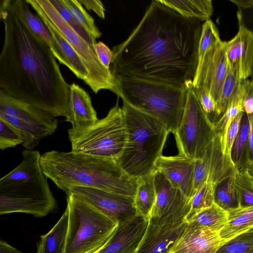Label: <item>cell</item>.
<instances>
[{"label": "cell", "instance_id": "6da1fadb", "mask_svg": "<svg viewBox=\"0 0 253 253\" xmlns=\"http://www.w3.org/2000/svg\"><path fill=\"white\" fill-rule=\"evenodd\" d=\"M201 21L153 0L128 37L113 46L110 70L179 87L193 84Z\"/></svg>", "mask_w": 253, "mask_h": 253}, {"label": "cell", "instance_id": "7a4b0ae2", "mask_svg": "<svg viewBox=\"0 0 253 253\" xmlns=\"http://www.w3.org/2000/svg\"><path fill=\"white\" fill-rule=\"evenodd\" d=\"M0 90L51 116H67L70 85L50 48L0 0Z\"/></svg>", "mask_w": 253, "mask_h": 253}, {"label": "cell", "instance_id": "3957f363", "mask_svg": "<svg viewBox=\"0 0 253 253\" xmlns=\"http://www.w3.org/2000/svg\"><path fill=\"white\" fill-rule=\"evenodd\" d=\"M40 164L46 176L65 193L72 186H81L134 198L139 181L117 162L71 151L46 152Z\"/></svg>", "mask_w": 253, "mask_h": 253}, {"label": "cell", "instance_id": "277c9868", "mask_svg": "<svg viewBox=\"0 0 253 253\" xmlns=\"http://www.w3.org/2000/svg\"><path fill=\"white\" fill-rule=\"evenodd\" d=\"M22 160L0 179V214L24 213L37 217L57 208L37 150L24 149Z\"/></svg>", "mask_w": 253, "mask_h": 253}, {"label": "cell", "instance_id": "5b68a950", "mask_svg": "<svg viewBox=\"0 0 253 253\" xmlns=\"http://www.w3.org/2000/svg\"><path fill=\"white\" fill-rule=\"evenodd\" d=\"M123 102L126 140L117 163L129 176L139 178L153 171L169 132L159 120Z\"/></svg>", "mask_w": 253, "mask_h": 253}, {"label": "cell", "instance_id": "8992f818", "mask_svg": "<svg viewBox=\"0 0 253 253\" xmlns=\"http://www.w3.org/2000/svg\"><path fill=\"white\" fill-rule=\"evenodd\" d=\"M117 95L135 109L162 122L173 134L183 115L187 87L115 75Z\"/></svg>", "mask_w": 253, "mask_h": 253}, {"label": "cell", "instance_id": "52a82bcc", "mask_svg": "<svg viewBox=\"0 0 253 253\" xmlns=\"http://www.w3.org/2000/svg\"><path fill=\"white\" fill-rule=\"evenodd\" d=\"M69 220L64 253H96L107 244L118 222L89 202L66 193Z\"/></svg>", "mask_w": 253, "mask_h": 253}, {"label": "cell", "instance_id": "ba28073f", "mask_svg": "<svg viewBox=\"0 0 253 253\" xmlns=\"http://www.w3.org/2000/svg\"><path fill=\"white\" fill-rule=\"evenodd\" d=\"M71 151L117 162L126 140L124 113L117 102L104 118L89 126L68 130Z\"/></svg>", "mask_w": 253, "mask_h": 253}, {"label": "cell", "instance_id": "9c48e42d", "mask_svg": "<svg viewBox=\"0 0 253 253\" xmlns=\"http://www.w3.org/2000/svg\"><path fill=\"white\" fill-rule=\"evenodd\" d=\"M42 19L48 23L67 41L82 59L88 72L86 84L97 93L108 89L117 94L114 77L100 62L95 48L87 43L60 16L49 0H26Z\"/></svg>", "mask_w": 253, "mask_h": 253}, {"label": "cell", "instance_id": "30bf717a", "mask_svg": "<svg viewBox=\"0 0 253 253\" xmlns=\"http://www.w3.org/2000/svg\"><path fill=\"white\" fill-rule=\"evenodd\" d=\"M215 134V124L204 111L191 84L187 87L181 122L174 134L178 154L202 159Z\"/></svg>", "mask_w": 253, "mask_h": 253}, {"label": "cell", "instance_id": "8fae6325", "mask_svg": "<svg viewBox=\"0 0 253 253\" xmlns=\"http://www.w3.org/2000/svg\"><path fill=\"white\" fill-rule=\"evenodd\" d=\"M0 118L20 131L24 138L22 145L28 150H32L42 139L52 134L58 123L55 117L1 90Z\"/></svg>", "mask_w": 253, "mask_h": 253}, {"label": "cell", "instance_id": "7c38bea8", "mask_svg": "<svg viewBox=\"0 0 253 253\" xmlns=\"http://www.w3.org/2000/svg\"><path fill=\"white\" fill-rule=\"evenodd\" d=\"M190 208L149 218L144 238L136 253H170L183 233Z\"/></svg>", "mask_w": 253, "mask_h": 253}, {"label": "cell", "instance_id": "4fadbf2b", "mask_svg": "<svg viewBox=\"0 0 253 253\" xmlns=\"http://www.w3.org/2000/svg\"><path fill=\"white\" fill-rule=\"evenodd\" d=\"M68 192L89 202L119 224L138 215L133 197L81 186H72Z\"/></svg>", "mask_w": 253, "mask_h": 253}, {"label": "cell", "instance_id": "5bb4252c", "mask_svg": "<svg viewBox=\"0 0 253 253\" xmlns=\"http://www.w3.org/2000/svg\"><path fill=\"white\" fill-rule=\"evenodd\" d=\"M228 67L226 42L221 41L206 54L196 72L193 86L205 88L216 103Z\"/></svg>", "mask_w": 253, "mask_h": 253}, {"label": "cell", "instance_id": "9a60e30c", "mask_svg": "<svg viewBox=\"0 0 253 253\" xmlns=\"http://www.w3.org/2000/svg\"><path fill=\"white\" fill-rule=\"evenodd\" d=\"M239 29L237 34L226 42L229 65L241 80L253 79V31L243 20L242 13L238 11Z\"/></svg>", "mask_w": 253, "mask_h": 253}, {"label": "cell", "instance_id": "2e32d148", "mask_svg": "<svg viewBox=\"0 0 253 253\" xmlns=\"http://www.w3.org/2000/svg\"><path fill=\"white\" fill-rule=\"evenodd\" d=\"M195 160L179 154L172 156L161 155L156 160L153 171L162 174L172 187L191 199L194 195Z\"/></svg>", "mask_w": 253, "mask_h": 253}, {"label": "cell", "instance_id": "e0dca14e", "mask_svg": "<svg viewBox=\"0 0 253 253\" xmlns=\"http://www.w3.org/2000/svg\"><path fill=\"white\" fill-rule=\"evenodd\" d=\"M149 219L137 215L118 224L111 238L99 253H136L145 236Z\"/></svg>", "mask_w": 253, "mask_h": 253}, {"label": "cell", "instance_id": "ac0fdd59", "mask_svg": "<svg viewBox=\"0 0 253 253\" xmlns=\"http://www.w3.org/2000/svg\"><path fill=\"white\" fill-rule=\"evenodd\" d=\"M225 242L219 232L191 221L187 222L170 253H216Z\"/></svg>", "mask_w": 253, "mask_h": 253}, {"label": "cell", "instance_id": "d6986e66", "mask_svg": "<svg viewBox=\"0 0 253 253\" xmlns=\"http://www.w3.org/2000/svg\"><path fill=\"white\" fill-rule=\"evenodd\" d=\"M98 120L88 93L75 83L70 85L65 121L71 123L74 127H84L92 125Z\"/></svg>", "mask_w": 253, "mask_h": 253}, {"label": "cell", "instance_id": "ffe728a7", "mask_svg": "<svg viewBox=\"0 0 253 253\" xmlns=\"http://www.w3.org/2000/svg\"><path fill=\"white\" fill-rule=\"evenodd\" d=\"M51 34L50 49L60 64L67 66L75 75L86 84L88 72L84 64L67 41L48 23L43 21Z\"/></svg>", "mask_w": 253, "mask_h": 253}, {"label": "cell", "instance_id": "44dd1931", "mask_svg": "<svg viewBox=\"0 0 253 253\" xmlns=\"http://www.w3.org/2000/svg\"><path fill=\"white\" fill-rule=\"evenodd\" d=\"M69 220V210L66 206L57 223L45 234L41 236L37 253H64Z\"/></svg>", "mask_w": 253, "mask_h": 253}, {"label": "cell", "instance_id": "7402d4cb", "mask_svg": "<svg viewBox=\"0 0 253 253\" xmlns=\"http://www.w3.org/2000/svg\"><path fill=\"white\" fill-rule=\"evenodd\" d=\"M154 172L155 174L156 199L149 217L158 218L172 208L184 195L179 190L172 187L162 174Z\"/></svg>", "mask_w": 253, "mask_h": 253}, {"label": "cell", "instance_id": "603a6c76", "mask_svg": "<svg viewBox=\"0 0 253 253\" xmlns=\"http://www.w3.org/2000/svg\"><path fill=\"white\" fill-rule=\"evenodd\" d=\"M5 1L12 11L50 48L51 34L42 18L31 12L29 6L30 4L27 0H5Z\"/></svg>", "mask_w": 253, "mask_h": 253}, {"label": "cell", "instance_id": "cb8c5ba5", "mask_svg": "<svg viewBox=\"0 0 253 253\" xmlns=\"http://www.w3.org/2000/svg\"><path fill=\"white\" fill-rule=\"evenodd\" d=\"M164 5L187 18L205 22L210 20L213 13L211 0H159Z\"/></svg>", "mask_w": 253, "mask_h": 253}, {"label": "cell", "instance_id": "d4e9b609", "mask_svg": "<svg viewBox=\"0 0 253 253\" xmlns=\"http://www.w3.org/2000/svg\"><path fill=\"white\" fill-rule=\"evenodd\" d=\"M227 212V220L219 232L225 242L253 229V206L238 208Z\"/></svg>", "mask_w": 253, "mask_h": 253}, {"label": "cell", "instance_id": "484cf974", "mask_svg": "<svg viewBox=\"0 0 253 253\" xmlns=\"http://www.w3.org/2000/svg\"><path fill=\"white\" fill-rule=\"evenodd\" d=\"M155 176V172L153 171L139 178L134 198L137 214L148 219L156 199Z\"/></svg>", "mask_w": 253, "mask_h": 253}, {"label": "cell", "instance_id": "4316f807", "mask_svg": "<svg viewBox=\"0 0 253 253\" xmlns=\"http://www.w3.org/2000/svg\"><path fill=\"white\" fill-rule=\"evenodd\" d=\"M241 81L236 72L229 65L226 78L216 101L215 111L212 120L214 124L225 112Z\"/></svg>", "mask_w": 253, "mask_h": 253}, {"label": "cell", "instance_id": "83f0119b", "mask_svg": "<svg viewBox=\"0 0 253 253\" xmlns=\"http://www.w3.org/2000/svg\"><path fill=\"white\" fill-rule=\"evenodd\" d=\"M227 218V211L214 203L197 212L187 222H195L203 227L219 232L225 224Z\"/></svg>", "mask_w": 253, "mask_h": 253}, {"label": "cell", "instance_id": "f1b7e54d", "mask_svg": "<svg viewBox=\"0 0 253 253\" xmlns=\"http://www.w3.org/2000/svg\"><path fill=\"white\" fill-rule=\"evenodd\" d=\"M234 175L217 184L214 190V203L227 211L239 208Z\"/></svg>", "mask_w": 253, "mask_h": 253}, {"label": "cell", "instance_id": "f546056e", "mask_svg": "<svg viewBox=\"0 0 253 253\" xmlns=\"http://www.w3.org/2000/svg\"><path fill=\"white\" fill-rule=\"evenodd\" d=\"M243 80L224 114L215 123V132L226 139L229 127L236 117L244 112L243 106Z\"/></svg>", "mask_w": 253, "mask_h": 253}, {"label": "cell", "instance_id": "4dcf8cb0", "mask_svg": "<svg viewBox=\"0 0 253 253\" xmlns=\"http://www.w3.org/2000/svg\"><path fill=\"white\" fill-rule=\"evenodd\" d=\"M250 126L247 115L244 113L239 130L231 150L232 160L237 169H244L245 161L249 142Z\"/></svg>", "mask_w": 253, "mask_h": 253}, {"label": "cell", "instance_id": "1f68e13d", "mask_svg": "<svg viewBox=\"0 0 253 253\" xmlns=\"http://www.w3.org/2000/svg\"><path fill=\"white\" fill-rule=\"evenodd\" d=\"M239 208L253 206V177L247 168L238 169L234 175Z\"/></svg>", "mask_w": 253, "mask_h": 253}, {"label": "cell", "instance_id": "d6a6232c", "mask_svg": "<svg viewBox=\"0 0 253 253\" xmlns=\"http://www.w3.org/2000/svg\"><path fill=\"white\" fill-rule=\"evenodd\" d=\"M220 38L218 30L214 23L211 20L202 24L201 36L198 48V70L209 50L219 43Z\"/></svg>", "mask_w": 253, "mask_h": 253}, {"label": "cell", "instance_id": "836d02e7", "mask_svg": "<svg viewBox=\"0 0 253 253\" xmlns=\"http://www.w3.org/2000/svg\"><path fill=\"white\" fill-rule=\"evenodd\" d=\"M70 11L75 21L95 39L99 38L101 33L96 26L93 18L85 10L77 0H63Z\"/></svg>", "mask_w": 253, "mask_h": 253}, {"label": "cell", "instance_id": "e575fe53", "mask_svg": "<svg viewBox=\"0 0 253 253\" xmlns=\"http://www.w3.org/2000/svg\"><path fill=\"white\" fill-rule=\"evenodd\" d=\"M216 185L207 181L195 193L191 199V209L185 218L186 222L197 212L214 204Z\"/></svg>", "mask_w": 253, "mask_h": 253}, {"label": "cell", "instance_id": "d590c367", "mask_svg": "<svg viewBox=\"0 0 253 253\" xmlns=\"http://www.w3.org/2000/svg\"><path fill=\"white\" fill-rule=\"evenodd\" d=\"M216 253H253V229L225 242Z\"/></svg>", "mask_w": 253, "mask_h": 253}, {"label": "cell", "instance_id": "8d00e7d4", "mask_svg": "<svg viewBox=\"0 0 253 253\" xmlns=\"http://www.w3.org/2000/svg\"><path fill=\"white\" fill-rule=\"evenodd\" d=\"M61 18L67 22L87 43L95 48L96 39L87 32L73 19L72 14L63 0H49Z\"/></svg>", "mask_w": 253, "mask_h": 253}, {"label": "cell", "instance_id": "74e56055", "mask_svg": "<svg viewBox=\"0 0 253 253\" xmlns=\"http://www.w3.org/2000/svg\"><path fill=\"white\" fill-rule=\"evenodd\" d=\"M24 137L11 124L0 118V149L4 150L22 144Z\"/></svg>", "mask_w": 253, "mask_h": 253}, {"label": "cell", "instance_id": "f35d334b", "mask_svg": "<svg viewBox=\"0 0 253 253\" xmlns=\"http://www.w3.org/2000/svg\"><path fill=\"white\" fill-rule=\"evenodd\" d=\"M193 87L202 107L212 122L216 108V103L214 100L209 91L205 88L194 86Z\"/></svg>", "mask_w": 253, "mask_h": 253}, {"label": "cell", "instance_id": "ab89813d", "mask_svg": "<svg viewBox=\"0 0 253 253\" xmlns=\"http://www.w3.org/2000/svg\"><path fill=\"white\" fill-rule=\"evenodd\" d=\"M244 113V112H241L236 117L231 124L227 132L226 142V153L231 157L232 148L238 133Z\"/></svg>", "mask_w": 253, "mask_h": 253}, {"label": "cell", "instance_id": "60d3db41", "mask_svg": "<svg viewBox=\"0 0 253 253\" xmlns=\"http://www.w3.org/2000/svg\"><path fill=\"white\" fill-rule=\"evenodd\" d=\"M243 106L246 114H253V79L243 80Z\"/></svg>", "mask_w": 253, "mask_h": 253}, {"label": "cell", "instance_id": "b9f144b4", "mask_svg": "<svg viewBox=\"0 0 253 253\" xmlns=\"http://www.w3.org/2000/svg\"><path fill=\"white\" fill-rule=\"evenodd\" d=\"M95 48L100 62L105 68L110 70V64L113 58L112 50L102 42H96L95 45Z\"/></svg>", "mask_w": 253, "mask_h": 253}, {"label": "cell", "instance_id": "7bdbcfd3", "mask_svg": "<svg viewBox=\"0 0 253 253\" xmlns=\"http://www.w3.org/2000/svg\"><path fill=\"white\" fill-rule=\"evenodd\" d=\"M247 115L249 122L250 133L244 168H248L253 166V114Z\"/></svg>", "mask_w": 253, "mask_h": 253}, {"label": "cell", "instance_id": "ee69618b", "mask_svg": "<svg viewBox=\"0 0 253 253\" xmlns=\"http://www.w3.org/2000/svg\"><path fill=\"white\" fill-rule=\"evenodd\" d=\"M79 1L88 10L93 11L101 18H105V9L101 1L98 0H79Z\"/></svg>", "mask_w": 253, "mask_h": 253}, {"label": "cell", "instance_id": "f6af8a7d", "mask_svg": "<svg viewBox=\"0 0 253 253\" xmlns=\"http://www.w3.org/2000/svg\"><path fill=\"white\" fill-rule=\"evenodd\" d=\"M238 8L239 11L253 8V0H230Z\"/></svg>", "mask_w": 253, "mask_h": 253}, {"label": "cell", "instance_id": "bcb514c9", "mask_svg": "<svg viewBox=\"0 0 253 253\" xmlns=\"http://www.w3.org/2000/svg\"><path fill=\"white\" fill-rule=\"evenodd\" d=\"M0 253H23L12 247L6 241H0Z\"/></svg>", "mask_w": 253, "mask_h": 253}, {"label": "cell", "instance_id": "7dc6e473", "mask_svg": "<svg viewBox=\"0 0 253 253\" xmlns=\"http://www.w3.org/2000/svg\"><path fill=\"white\" fill-rule=\"evenodd\" d=\"M248 169L249 172H250V173L251 174V175H252V176L253 177V166L248 168H247Z\"/></svg>", "mask_w": 253, "mask_h": 253}, {"label": "cell", "instance_id": "c3c4849f", "mask_svg": "<svg viewBox=\"0 0 253 253\" xmlns=\"http://www.w3.org/2000/svg\"><path fill=\"white\" fill-rule=\"evenodd\" d=\"M99 253L98 252V253Z\"/></svg>", "mask_w": 253, "mask_h": 253}, {"label": "cell", "instance_id": "681fc988", "mask_svg": "<svg viewBox=\"0 0 253 253\" xmlns=\"http://www.w3.org/2000/svg\"></svg>", "mask_w": 253, "mask_h": 253}]
</instances>
